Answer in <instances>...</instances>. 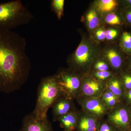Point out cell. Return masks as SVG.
Returning <instances> with one entry per match:
<instances>
[{
  "label": "cell",
  "instance_id": "cell-21",
  "mask_svg": "<svg viewBox=\"0 0 131 131\" xmlns=\"http://www.w3.org/2000/svg\"><path fill=\"white\" fill-rule=\"evenodd\" d=\"M94 68L97 71H108V66L107 64L103 61H100L96 62Z\"/></svg>",
  "mask_w": 131,
  "mask_h": 131
},
{
  "label": "cell",
  "instance_id": "cell-16",
  "mask_svg": "<svg viewBox=\"0 0 131 131\" xmlns=\"http://www.w3.org/2000/svg\"><path fill=\"white\" fill-rule=\"evenodd\" d=\"M117 2L114 0H101L98 2V9L102 12L111 11L116 7Z\"/></svg>",
  "mask_w": 131,
  "mask_h": 131
},
{
  "label": "cell",
  "instance_id": "cell-12",
  "mask_svg": "<svg viewBox=\"0 0 131 131\" xmlns=\"http://www.w3.org/2000/svg\"><path fill=\"white\" fill-rule=\"evenodd\" d=\"M109 119L113 124L118 126L121 127L126 126L128 123L127 112L124 108L116 110L110 115Z\"/></svg>",
  "mask_w": 131,
  "mask_h": 131
},
{
  "label": "cell",
  "instance_id": "cell-11",
  "mask_svg": "<svg viewBox=\"0 0 131 131\" xmlns=\"http://www.w3.org/2000/svg\"><path fill=\"white\" fill-rule=\"evenodd\" d=\"M61 126L66 131H73L78 124L77 115L74 111H71L59 120Z\"/></svg>",
  "mask_w": 131,
  "mask_h": 131
},
{
  "label": "cell",
  "instance_id": "cell-10",
  "mask_svg": "<svg viewBox=\"0 0 131 131\" xmlns=\"http://www.w3.org/2000/svg\"><path fill=\"white\" fill-rule=\"evenodd\" d=\"M78 127L80 131H98L99 126L95 117L90 115L80 118Z\"/></svg>",
  "mask_w": 131,
  "mask_h": 131
},
{
  "label": "cell",
  "instance_id": "cell-15",
  "mask_svg": "<svg viewBox=\"0 0 131 131\" xmlns=\"http://www.w3.org/2000/svg\"><path fill=\"white\" fill-rule=\"evenodd\" d=\"M64 0H52L51 2V8L56 15L58 19H61L64 14Z\"/></svg>",
  "mask_w": 131,
  "mask_h": 131
},
{
  "label": "cell",
  "instance_id": "cell-2",
  "mask_svg": "<svg viewBox=\"0 0 131 131\" xmlns=\"http://www.w3.org/2000/svg\"><path fill=\"white\" fill-rule=\"evenodd\" d=\"M33 18L20 0L0 4V30H12L28 24Z\"/></svg>",
  "mask_w": 131,
  "mask_h": 131
},
{
  "label": "cell",
  "instance_id": "cell-14",
  "mask_svg": "<svg viewBox=\"0 0 131 131\" xmlns=\"http://www.w3.org/2000/svg\"><path fill=\"white\" fill-rule=\"evenodd\" d=\"M88 27L91 30L95 29L99 24V18L96 11L94 9L90 10L86 16Z\"/></svg>",
  "mask_w": 131,
  "mask_h": 131
},
{
  "label": "cell",
  "instance_id": "cell-29",
  "mask_svg": "<svg viewBox=\"0 0 131 131\" xmlns=\"http://www.w3.org/2000/svg\"><path fill=\"white\" fill-rule=\"evenodd\" d=\"M127 99L130 101L131 102V89L130 90L128 93H127Z\"/></svg>",
  "mask_w": 131,
  "mask_h": 131
},
{
  "label": "cell",
  "instance_id": "cell-6",
  "mask_svg": "<svg viewBox=\"0 0 131 131\" xmlns=\"http://www.w3.org/2000/svg\"><path fill=\"white\" fill-rule=\"evenodd\" d=\"M19 131H54L48 118H37L31 113L23 118Z\"/></svg>",
  "mask_w": 131,
  "mask_h": 131
},
{
  "label": "cell",
  "instance_id": "cell-25",
  "mask_svg": "<svg viewBox=\"0 0 131 131\" xmlns=\"http://www.w3.org/2000/svg\"><path fill=\"white\" fill-rule=\"evenodd\" d=\"M117 98V96H115L113 93H112L110 91H107L106 93L103 94V96H102V99L104 101L109 100L110 99H113V98Z\"/></svg>",
  "mask_w": 131,
  "mask_h": 131
},
{
  "label": "cell",
  "instance_id": "cell-5",
  "mask_svg": "<svg viewBox=\"0 0 131 131\" xmlns=\"http://www.w3.org/2000/svg\"><path fill=\"white\" fill-rule=\"evenodd\" d=\"M94 49L89 43L82 41L69 60L72 67H84L92 61L94 57Z\"/></svg>",
  "mask_w": 131,
  "mask_h": 131
},
{
  "label": "cell",
  "instance_id": "cell-31",
  "mask_svg": "<svg viewBox=\"0 0 131 131\" xmlns=\"http://www.w3.org/2000/svg\"></svg>",
  "mask_w": 131,
  "mask_h": 131
},
{
  "label": "cell",
  "instance_id": "cell-8",
  "mask_svg": "<svg viewBox=\"0 0 131 131\" xmlns=\"http://www.w3.org/2000/svg\"><path fill=\"white\" fill-rule=\"evenodd\" d=\"M103 90L104 86L102 83L93 78H86L82 85L83 93L87 96L98 97L102 93Z\"/></svg>",
  "mask_w": 131,
  "mask_h": 131
},
{
  "label": "cell",
  "instance_id": "cell-1",
  "mask_svg": "<svg viewBox=\"0 0 131 131\" xmlns=\"http://www.w3.org/2000/svg\"><path fill=\"white\" fill-rule=\"evenodd\" d=\"M25 38L12 30H0V93L20 89L28 80L31 62Z\"/></svg>",
  "mask_w": 131,
  "mask_h": 131
},
{
  "label": "cell",
  "instance_id": "cell-4",
  "mask_svg": "<svg viewBox=\"0 0 131 131\" xmlns=\"http://www.w3.org/2000/svg\"><path fill=\"white\" fill-rule=\"evenodd\" d=\"M62 95L73 100L77 95L81 88L79 77L71 70H60L55 75Z\"/></svg>",
  "mask_w": 131,
  "mask_h": 131
},
{
  "label": "cell",
  "instance_id": "cell-24",
  "mask_svg": "<svg viewBox=\"0 0 131 131\" xmlns=\"http://www.w3.org/2000/svg\"><path fill=\"white\" fill-rule=\"evenodd\" d=\"M98 131H113L112 126L107 123H103L98 128Z\"/></svg>",
  "mask_w": 131,
  "mask_h": 131
},
{
  "label": "cell",
  "instance_id": "cell-9",
  "mask_svg": "<svg viewBox=\"0 0 131 131\" xmlns=\"http://www.w3.org/2000/svg\"><path fill=\"white\" fill-rule=\"evenodd\" d=\"M84 110L90 115L95 117L103 115L106 112L105 105L99 99L93 97L86 100L83 103Z\"/></svg>",
  "mask_w": 131,
  "mask_h": 131
},
{
  "label": "cell",
  "instance_id": "cell-30",
  "mask_svg": "<svg viewBox=\"0 0 131 131\" xmlns=\"http://www.w3.org/2000/svg\"><path fill=\"white\" fill-rule=\"evenodd\" d=\"M128 2L130 3V4H131V1H128Z\"/></svg>",
  "mask_w": 131,
  "mask_h": 131
},
{
  "label": "cell",
  "instance_id": "cell-18",
  "mask_svg": "<svg viewBox=\"0 0 131 131\" xmlns=\"http://www.w3.org/2000/svg\"><path fill=\"white\" fill-rule=\"evenodd\" d=\"M121 45L123 50L131 54V34L129 33L124 32L122 34L121 40Z\"/></svg>",
  "mask_w": 131,
  "mask_h": 131
},
{
  "label": "cell",
  "instance_id": "cell-7",
  "mask_svg": "<svg viewBox=\"0 0 131 131\" xmlns=\"http://www.w3.org/2000/svg\"><path fill=\"white\" fill-rule=\"evenodd\" d=\"M72 100L62 95L53 104L52 107L53 121L59 120L60 118L72 111Z\"/></svg>",
  "mask_w": 131,
  "mask_h": 131
},
{
  "label": "cell",
  "instance_id": "cell-28",
  "mask_svg": "<svg viewBox=\"0 0 131 131\" xmlns=\"http://www.w3.org/2000/svg\"><path fill=\"white\" fill-rule=\"evenodd\" d=\"M126 18L128 21L131 23V11L129 12L127 15Z\"/></svg>",
  "mask_w": 131,
  "mask_h": 131
},
{
  "label": "cell",
  "instance_id": "cell-26",
  "mask_svg": "<svg viewBox=\"0 0 131 131\" xmlns=\"http://www.w3.org/2000/svg\"><path fill=\"white\" fill-rule=\"evenodd\" d=\"M124 80L125 88L127 89H131V76L126 75L124 76Z\"/></svg>",
  "mask_w": 131,
  "mask_h": 131
},
{
  "label": "cell",
  "instance_id": "cell-22",
  "mask_svg": "<svg viewBox=\"0 0 131 131\" xmlns=\"http://www.w3.org/2000/svg\"><path fill=\"white\" fill-rule=\"evenodd\" d=\"M118 31L115 29H110L106 31V39L107 40L114 39L118 35Z\"/></svg>",
  "mask_w": 131,
  "mask_h": 131
},
{
  "label": "cell",
  "instance_id": "cell-20",
  "mask_svg": "<svg viewBox=\"0 0 131 131\" xmlns=\"http://www.w3.org/2000/svg\"><path fill=\"white\" fill-rule=\"evenodd\" d=\"M94 75L98 80L103 81L110 77L112 74L108 71H97L94 73Z\"/></svg>",
  "mask_w": 131,
  "mask_h": 131
},
{
  "label": "cell",
  "instance_id": "cell-13",
  "mask_svg": "<svg viewBox=\"0 0 131 131\" xmlns=\"http://www.w3.org/2000/svg\"><path fill=\"white\" fill-rule=\"evenodd\" d=\"M105 57L113 68L118 69L121 66L122 59L119 53L113 49H110L106 51Z\"/></svg>",
  "mask_w": 131,
  "mask_h": 131
},
{
  "label": "cell",
  "instance_id": "cell-19",
  "mask_svg": "<svg viewBox=\"0 0 131 131\" xmlns=\"http://www.w3.org/2000/svg\"><path fill=\"white\" fill-rule=\"evenodd\" d=\"M106 22L111 25H119L121 23L119 17L114 13H110L106 16Z\"/></svg>",
  "mask_w": 131,
  "mask_h": 131
},
{
  "label": "cell",
  "instance_id": "cell-27",
  "mask_svg": "<svg viewBox=\"0 0 131 131\" xmlns=\"http://www.w3.org/2000/svg\"><path fill=\"white\" fill-rule=\"evenodd\" d=\"M117 101H117V98H113L109 100L106 101L105 102V103L106 105L107 106L111 107L117 104Z\"/></svg>",
  "mask_w": 131,
  "mask_h": 131
},
{
  "label": "cell",
  "instance_id": "cell-23",
  "mask_svg": "<svg viewBox=\"0 0 131 131\" xmlns=\"http://www.w3.org/2000/svg\"><path fill=\"white\" fill-rule=\"evenodd\" d=\"M95 37L98 40H105L106 37V31L102 28L98 29L95 32Z\"/></svg>",
  "mask_w": 131,
  "mask_h": 131
},
{
  "label": "cell",
  "instance_id": "cell-17",
  "mask_svg": "<svg viewBox=\"0 0 131 131\" xmlns=\"http://www.w3.org/2000/svg\"><path fill=\"white\" fill-rule=\"evenodd\" d=\"M109 91L115 96H120L122 93L121 84L119 81L117 79H111L108 83Z\"/></svg>",
  "mask_w": 131,
  "mask_h": 131
},
{
  "label": "cell",
  "instance_id": "cell-3",
  "mask_svg": "<svg viewBox=\"0 0 131 131\" xmlns=\"http://www.w3.org/2000/svg\"><path fill=\"white\" fill-rule=\"evenodd\" d=\"M62 95L55 75L43 78L39 85L36 106L31 113L37 118H47L49 108Z\"/></svg>",
  "mask_w": 131,
  "mask_h": 131
}]
</instances>
